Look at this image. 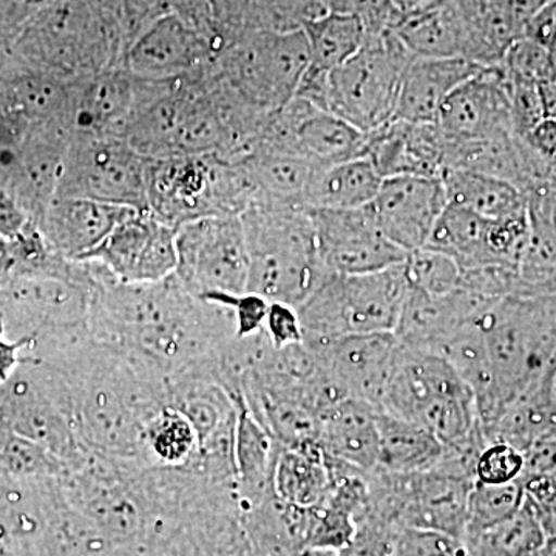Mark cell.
<instances>
[{
  "label": "cell",
  "mask_w": 556,
  "mask_h": 556,
  "mask_svg": "<svg viewBox=\"0 0 556 556\" xmlns=\"http://www.w3.org/2000/svg\"><path fill=\"white\" fill-rule=\"evenodd\" d=\"M93 265L90 334L149 375L166 382L218 358L237 338L232 313L193 295L175 274L156 283H121Z\"/></svg>",
  "instance_id": "obj_1"
},
{
  "label": "cell",
  "mask_w": 556,
  "mask_h": 556,
  "mask_svg": "<svg viewBox=\"0 0 556 556\" xmlns=\"http://www.w3.org/2000/svg\"><path fill=\"white\" fill-rule=\"evenodd\" d=\"M56 369L67 388L76 433L87 452L148 463L144 431L167 404L166 382L102 345L89 328L54 339Z\"/></svg>",
  "instance_id": "obj_2"
},
{
  "label": "cell",
  "mask_w": 556,
  "mask_h": 556,
  "mask_svg": "<svg viewBox=\"0 0 556 556\" xmlns=\"http://www.w3.org/2000/svg\"><path fill=\"white\" fill-rule=\"evenodd\" d=\"M60 485L70 506L116 546L159 552L169 536L160 466L90 453Z\"/></svg>",
  "instance_id": "obj_3"
},
{
  "label": "cell",
  "mask_w": 556,
  "mask_h": 556,
  "mask_svg": "<svg viewBox=\"0 0 556 556\" xmlns=\"http://www.w3.org/2000/svg\"><path fill=\"white\" fill-rule=\"evenodd\" d=\"M240 217L249 252L247 291L299 308L329 274L309 208L254 201Z\"/></svg>",
  "instance_id": "obj_4"
},
{
  "label": "cell",
  "mask_w": 556,
  "mask_h": 556,
  "mask_svg": "<svg viewBox=\"0 0 556 556\" xmlns=\"http://www.w3.org/2000/svg\"><path fill=\"white\" fill-rule=\"evenodd\" d=\"M479 327L495 382L500 417L508 405L533 390L554 364L556 295L496 300L479 317Z\"/></svg>",
  "instance_id": "obj_5"
},
{
  "label": "cell",
  "mask_w": 556,
  "mask_h": 556,
  "mask_svg": "<svg viewBox=\"0 0 556 556\" xmlns=\"http://www.w3.org/2000/svg\"><path fill=\"white\" fill-rule=\"evenodd\" d=\"M254 201L239 161L215 153L149 160L148 211L172 228L241 215Z\"/></svg>",
  "instance_id": "obj_6"
},
{
  "label": "cell",
  "mask_w": 556,
  "mask_h": 556,
  "mask_svg": "<svg viewBox=\"0 0 556 556\" xmlns=\"http://www.w3.org/2000/svg\"><path fill=\"white\" fill-rule=\"evenodd\" d=\"M379 409L419 424L442 445L463 441L481 426L473 393L452 365L402 343Z\"/></svg>",
  "instance_id": "obj_7"
},
{
  "label": "cell",
  "mask_w": 556,
  "mask_h": 556,
  "mask_svg": "<svg viewBox=\"0 0 556 556\" xmlns=\"http://www.w3.org/2000/svg\"><path fill=\"white\" fill-rule=\"evenodd\" d=\"M407 289L404 263L378 273H329L298 308L303 342L394 332Z\"/></svg>",
  "instance_id": "obj_8"
},
{
  "label": "cell",
  "mask_w": 556,
  "mask_h": 556,
  "mask_svg": "<svg viewBox=\"0 0 556 556\" xmlns=\"http://www.w3.org/2000/svg\"><path fill=\"white\" fill-rule=\"evenodd\" d=\"M217 60L218 83L249 108L270 115L294 100L311 58L303 30L247 31Z\"/></svg>",
  "instance_id": "obj_9"
},
{
  "label": "cell",
  "mask_w": 556,
  "mask_h": 556,
  "mask_svg": "<svg viewBox=\"0 0 556 556\" xmlns=\"http://www.w3.org/2000/svg\"><path fill=\"white\" fill-rule=\"evenodd\" d=\"M475 479L434 466L417 473L369 471V514L401 529L466 535L468 497Z\"/></svg>",
  "instance_id": "obj_10"
},
{
  "label": "cell",
  "mask_w": 556,
  "mask_h": 556,
  "mask_svg": "<svg viewBox=\"0 0 556 556\" xmlns=\"http://www.w3.org/2000/svg\"><path fill=\"white\" fill-rule=\"evenodd\" d=\"M413 58L393 31L367 35L361 50L329 73L325 109L364 134L386 126Z\"/></svg>",
  "instance_id": "obj_11"
},
{
  "label": "cell",
  "mask_w": 556,
  "mask_h": 556,
  "mask_svg": "<svg viewBox=\"0 0 556 556\" xmlns=\"http://www.w3.org/2000/svg\"><path fill=\"white\" fill-rule=\"evenodd\" d=\"M149 159L119 137H78L62 166L60 197L148 211Z\"/></svg>",
  "instance_id": "obj_12"
},
{
  "label": "cell",
  "mask_w": 556,
  "mask_h": 556,
  "mask_svg": "<svg viewBox=\"0 0 556 556\" xmlns=\"http://www.w3.org/2000/svg\"><path fill=\"white\" fill-rule=\"evenodd\" d=\"M175 276L197 298L247 291L249 252L240 215L208 217L177 228Z\"/></svg>",
  "instance_id": "obj_13"
},
{
  "label": "cell",
  "mask_w": 556,
  "mask_h": 556,
  "mask_svg": "<svg viewBox=\"0 0 556 556\" xmlns=\"http://www.w3.org/2000/svg\"><path fill=\"white\" fill-rule=\"evenodd\" d=\"M80 262L97 263L121 283L166 280L177 270V229L149 211L131 208Z\"/></svg>",
  "instance_id": "obj_14"
},
{
  "label": "cell",
  "mask_w": 556,
  "mask_h": 556,
  "mask_svg": "<svg viewBox=\"0 0 556 556\" xmlns=\"http://www.w3.org/2000/svg\"><path fill=\"white\" fill-rule=\"evenodd\" d=\"M365 141L367 134L345 119L294 98L285 108L270 113L258 146L294 153L320 169L362 159Z\"/></svg>",
  "instance_id": "obj_15"
},
{
  "label": "cell",
  "mask_w": 556,
  "mask_h": 556,
  "mask_svg": "<svg viewBox=\"0 0 556 556\" xmlns=\"http://www.w3.org/2000/svg\"><path fill=\"white\" fill-rule=\"evenodd\" d=\"M318 252L328 273L368 274L401 265L408 252L380 232L367 207L348 211L309 208Z\"/></svg>",
  "instance_id": "obj_16"
},
{
  "label": "cell",
  "mask_w": 556,
  "mask_h": 556,
  "mask_svg": "<svg viewBox=\"0 0 556 556\" xmlns=\"http://www.w3.org/2000/svg\"><path fill=\"white\" fill-rule=\"evenodd\" d=\"M225 46L170 11L139 33L127 51L131 76L148 80L192 78L207 62L217 60Z\"/></svg>",
  "instance_id": "obj_17"
},
{
  "label": "cell",
  "mask_w": 556,
  "mask_h": 556,
  "mask_svg": "<svg viewBox=\"0 0 556 556\" xmlns=\"http://www.w3.org/2000/svg\"><path fill=\"white\" fill-rule=\"evenodd\" d=\"M447 204L441 178L393 177L383 179L367 211L391 243L412 252L426 247Z\"/></svg>",
  "instance_id": "obj_18"
},
{
  "label": "cell",
  "mask_w": 556,
  "mask_h": 556,
  "mask_svg": "<svg viewBox=\"0 0 556 556\" xmlns=\"http://www.w3.org/2000/svg\"><path fill=\"white\" fill-rule=\"evenodd\" d=\"M438 126L453 141L514 135L508 83L503 65H485L445 100Z\"/></svg>",
  "instance_id": "obj_19"
},
{
  "label": "cell",
  "mask_w": 556,
  "mask_h": 556,
  "mask_svg": "<svg viewBox=\"0 0 556 556\" xmlns=\"http://www.w3.org/2000/svg\"><path fill=\"white\" fill-rule=\"evenodd\" d=\"M305 343L327 364L348 397L380 408L401 350V342L394 332L354 334L329 342Z\"/></svg>",
  "instance_id": "obj_20"
},
{
  "label": "cell",
  "mask_w": 556,
  "mask_h": 556,
  "mask_svg": "<svg viewBox=\"0 0 556 556\" xmlns=\"http://www.w3.org/2000/svg\"><path fill=\"white\" fill-rule=\"evenodd\" d=\"M447 138L437 123L391 119L367 134L364 155L383 179L393 177L442 178Z\"/></svg>",
  "instance_id": "obj_21"
},
{
  "label": "cell",
  "mask_w": 556,
  "mask_h": 556,
  "mask_svg": "<svg viewBox=\"0 0 556 556\" xmlns=\"http://www.w3.org/2000/svg\"><path fill=\"white\" fill-rule=\"evenodd\" d=\"M495 302L496 299L460 288L442 295L408 288L394 336L404 346L437 354L439 348L477 321Z\"/></svg>",
  "instance_id": "obj_22"
},
{
  "label": "cell",
  "mask_w": 556,
  "mask_h": 556,
  "mask_svg": "<svg viewBox=\"0 0 556 556\" xmlns=\"http://www.w3.org/2000/svg\"><path fill=\"white\" fill-rule=\"evenodd\" d=\"M161 556H255L236 492L223 490L186 511Z\"/></svg>",
  "instance_id": "obj_23"
},
{
  "label": "cell",
  "mask_w": 556,
  "mask_h": 556,
  "mask_svg": "<svg viewBox=\"0 0 556 556\" xmlns=\"http://www.w3.org/2000/svg\"><path fill=\"white\" fill-rule=\"evenodd\" d=\"M484 67L464 58H413L402 78L394 119L438 123L450 94Z\"/></svg>",
  "instance_id": "obj_24"
},
{
  "label": "cell",
  "mask_w": 556,
  "mask_h": 556,
  "mask_svg": "<svg viewBox=\"0 0 556 556\" xmlns=\"http://www.w3.org/2000/svg\"><path fill=\"white\" fill-rule=\"evenodd\" d=\"M391 31L416 58L468 60L470 54V35L459 0H433L399 13Z\"/></svg>",
  "instance_id": "obj_25"
},
{
  "label": "cell",
  "mask_w": 556,
  "mask_h": 556,
  "mask_svg": "<svg viewBox=\"0 0 556 556\" xmlns=\"http://www.w3.org/2000/svg\"><path fill=\"white\" fill-rule=\"evenodd\" d=\"M529 237L517 266V298L556 295V186L526 197Z\"/></svg>",
  "instance_id": "obj_26"
},
{
  "label": "cell",
  "mask_w": 556,
  "mask_h": 556,
  "mask_svg": "<svg viewBox=\"0 0 556 556\" xmlns=\"http://www.w3.org/2000/svg\"><path fill=\"white\" fill-rule=\"evenodd\" d=\"M378 409L368 402L348 397L318 417V444L325 456L361 470H376L379 466Z\"/></svg>",
  "instance_id": "obj_27"
},
{
  "label": "cell",
  "mask_w": 556,
  "mask_h": 556,
  "mask_svg": "<svg viewBox=\"0 0 556 556\" xmlns=\"http://www.w3.org/2000/svg\"><path fill=\"white\" fill-rule=\"evenodd\" d=\"M130 211L102 201L60 197L50 211L49 239L62 257L80 262Z\"/></svg>",
  "instance_id": "obj_28"
},
{
  "label": "cell",
  "mask_w": 556,
  "mask_h": 556,
  "mask_svg": "<svg viewBox=\"0 0 556 556\" xmlns=\"http://www.w3.org/2000/svg\"><path fill=\"white\" fill-rule=\"evenodd\" d=\"M135 102V76L105 73L86 80L73 101V126L78 137H119Z\"/></svg>",
  "instance_id": "obj_29"
},
{
  "label": "cell",
  "mask_w": 556,
  "mask_h": 556,
  "mask_svg": "<svg viewBox=\"0 0 556 556\" xmlns=\"http://www.w3.org/2000/svg\"><path fill=\"white\" fill-rule=\"evenodd\" d=\"M237 407L236 495L239 510L251 507L274 493L273 471L280 445L249 412L243 397H233Z\"/></svg>",
  "instance_id": "obj_30"
},
{
  "label": "cell",
  "mask_w": 556,
  "mask_h": 556,
  "mask_svg": "<svg viewBox=\"0 0 556 556\" xmlns=\"http://www.w3.org/2000/svg\"><path fill=\"white\" fill-rule=\"evenodd\" d=\"M239 163L254 189L255 201L299 206H305L306 190L318 169L302 156L268 146H258Z\"/></svg>",
  "instance_id": "obj_31"
},
{
  "label": "cell",
  "mask_w": 556,
  "mask_h": 556,
  "mask_svg": "<svg viewBox=\"0 0 556 556\" xmlns=\"http://www.w3.org/2000/svg\"><path fill=\"white\" fill-rule=\"evenodd\" d=\"M383 178L367 159H354L320 167L306 190L305 206L348 211L367 207L378 195Z\"/></svg>",
  "instance_id": "obj_32"
},
{
  "label": "cell",
  "mask_w": 556,
  "mask_h": 556,
  "mask_svg": "<svg viewBox=\"0 0 556 556\" xmlns=\"http://www.w3.org/2000/svg\"><path fill=\"white\" fill-rule=\"evenodd\" d=\"M492 226L493 219L481 217L466 207L447 204L426 247L447 254L460 270L500 265L493 254Z\"/></svg>",
  "instance_id": "obj_33"
},
{
  "label": "cell",
  "mask_w": 556,
  "mask_h": 556,
  "mask_svg": "<svg viewBox=\"0 0 556 556\" xmlns=\"http://www.w3.org/2000/svg\"><path fill=\"white\" fill-rule=\"evenodd\" d=\"M378 427L379 470L417 473L441 460L444 445L419 424L378 409Z\"/></svg>",
  "instance_id": "obj_34"
},
{
  "label": "cell",
  "mask_w": 556,
  "mask_h": 556,
  "mask_svg": "<svg viewBox=\"0 0 556 556\" xmlns=\"http://www.w3.org/2000/svg\"><path fill=\"white\" fill-rule=\"evenodd\" d=\"M448 204L477 212L481 217L503 219L527 212L525 193L504 179L468 170H445L442 175Z\"/></svg>",
  "instance_id": "obj_35"
},
{
  "label": "cell",
  "mask_w": 556,
  "mask_h": 556,
  "mask_svg": "<svg viewBox=\"0 0 556 556\" xmlns=\"http://www.w3.org/2000/svg\"><path fill=\"white\" fill-rule=\"evenodd\" d=\"M331 485L325 453L317 447H278L273 471V489L278 500L291 506L309 508L327 496Z\"/></svg>",
  "instance_id": "obj_36"
},
{
  "label": "cell",
  "mask_w": 556,
  "mask_h": 556,
  "mask_svg": "<svg viewBox=\"0 0 556 556\" xmlns=\"http://www.w3.org/2000/svg\"><path fill=\"white\" fill-rule=\"evenodd\" d=\"M467 556H541L547 535L530 501L514 517L492 529L466 533L463 538Z\"/></svg>",
  "instance_id": "obj_37"
},
{
  "label": "cell",
  "mask_w": 556,
  "mask_h": 556,
  "mask_svg": "<svg viewBox=\"0 0 556 556\" xmlns=\"http://www.w3.org/2000/svg\"><path fill=\"white\" fill-rule=\"evenodd\" d=\"M309 46V68L329 75L361 50L367 39L364 24L353 16L325 13L303 28Z\"/></svg>",
  "instance_id": "obj_38"
},
{
  "label": "cell",
  "mask_w": 556,
  "mask_h": 556,
  "mask_svg": "<svg viewBox=\"0 0 556 556\" xmlns=\"http://www.w3.org/2000/svg\"><path fill=\"white\" fill-rule=\"evenodd\" d=\"M144 450L152 466L186 467L199 452V437L186 416L167 407L146 427Z\"/></svg>",
  "instance_id": "obj_39"
},
{
  "label": "cell",
  "mask_w": 556,
  "mask_h": 556,
  "mask_svg": "<svg viewBox=\"0 0 556 556\" xmlns=\"http://www.w3.org/2000/svg\"><path fill=\"white\" fill-rule=\"evenodd\" d=\"M64 463L30 439L0 428V477L11 479H60L67 473Z\"/></svg>",
  "instance_id": "obj_40"
},
{
  "label": "cell",
  "mask_w": 556,
  "mask_h": 556,
  "mask_svg": "<svg viewBox=\"0 0 556 556\" xmlns=\"http://www.w3.org/2000/svg\"><path fill=\"white\" fill-rule=\"evenodd\" d=\"M525 500V482L521 478L507 484H482L475 481L468 497L466 533L482 532L507 521L522 507Z\"/></svg>",
  "instance_id": "obj_41"
},
{
  "label": "cell",
  "mask_w": 556,
  "mask_h": 556,
  "mask_svg": "<svg viewBox=\"0 0 556 556\" xmlns=\"http://www.w3.org/2000/svg\"><path fill=\"white\" fill-rule=\"evenodd\" d=\"M325 13L321 0H248V31L303 30Z\"/></svg>",
  "instance_id": "obj_42"
},
{
  "label": "cell",
  "mask_w": 556,
  "mask_h": 556,
  "mask_svg": "<svg viewBox=\"0 0 556 556\" xmlns=\"http://www.w3.org/2000/svg\"><path fill=\"white\" fill-rule=\"evenodd\" d=\"M408 288L431 295L448 294L459 288V265L444 252L428 247L408 252L404 262Z\"/></svg>",
  "instance_id": "obj_43"
},
{
  "label": "cell",
  "mask_w": 556,
  "mask_h": 556,
  "mask_svg": "<svg viewBox=\"0 0 556 556\" xmlns=\"http://www.w3.org/2000/svg\"><path fill=\"white\" fill-rule=\"evenodd\" d=\"M501 65L507 78L544 84L555 78L556 54L533 40L519 38L508 47Z\"/></svg>",
  "instance_id": "obj_44"
},
{
  "label": "cell",
  "mask_w": 556,
  "mask_h": 556,
  "mask_svg": "<svg viewBox=\"0 0 556 556\" xmlns=\"http://www.w3.org/2000/svg\"><path fill=\"white\" fill-rule=\"evenodd\" d=\"M525 453L504 442H489L478 457L475 478L482 484H507L525 473Z\"/></svg>",
  "instance_id": "obj_45"
},
{
  "label": "cell",
  "mask_w": 556,
  "mask_h": 556,
  "mask_svg": "<svg viewBox=\"0 0 556 556\" xmlns=\"http://www.w3.org/2000/svg\"><path fill=\"white\" fill-rule=\"evenodd\" d=\"M390 556H467V551L459 538L433 530L401 529Z\"/></svg>",
  "instance_id": "obj_46"
},
{
  "label": "cell",
  "mask_w": 556,
  "mask_h": 556,
  "mask_svg": "<svg viewBox=\"0 0 556 556\" xmlns=\"http://www.w3.org/2000/svg\"><path fill=\"white\" fill-rule=\"evenodd\" d=\"M200 299L226 306L236 320L237 338L243 339L257 334L265 327L268 314L269 300L255 294V292H240V294H226V292H212L201 295Z\"/></svg>",
  "instance_id": "obj_47"
},
{
  "label": "cell",
  "mask_w": 556,
  "mask_h": 556,
  "mask_svg": "<svg viewBox=\"0 0 556 556\" xmlns=\"http://www.w3.org/2000/svg\"><path fill=\"white\" fill-rule=\"evenodd\" d=\"M507 83L511 129L515 137L525 138L544 119L540 84L510 78H507Z\"/></svg>",
  "instance_id": "obj_48"
},
{
  "label": "cell",
  "mask_w": 556,
  "mask_h": 556,
  "mask_svg": "<svg viewBox=\"0 0 556 556\" xmlns=\"http://www.w3.org/2000/svg\"><path fill=\"white\" fill-rule=\"evenodd\" d=\"M328 13L346 14L364 24L367 35L391 30L399 11L393 0H321Z\"/></svg>",
  "instance_id": "obj_49"
},
{
  "label": "cell",
  "mask_w": 556,
  "mask_h": 556,
  "mask_svg": "<svg viewBox=\"0 0 556 556\" xmlns=\"http://www.w3.org/2000/svg\"><path fill=\"white\" fill-rule=\"evenodd\" d=\"M266 334L276 348L295 345L303 342V327L295 306L283 302H269L265 318Z\"/></svg>",
  "instance_id": "obj_50"
},
{
  "label": "cell",
  "mask_w": 556,
  "mask_h": 556,
  "mask_svg": "<svg viewBox=\"0 0 556 556\" xmlns=\"http://www.w3.org/2000/svg\"><path fill=\"white\" fill-rule=\"evenodd\" d=\"M521 38L533 40L556 54V0H548L530 16L522 28Z\"/></svg>",
  "instance_id": "obj_51"
},
{
  "label": "cell",
  "mask_w": 556,
  "mask_h": 556,
  "mask_svg": "<svg viewBox=\"0 0 556 556\" xmlns=\"http://www.w3.org/2000/svg\"><path fill=\"white\" fill-rule=\"evenodd\" d=\"M124 13L135 38L153 22L170 13V0H123Z\"/></svg>",
  "instance_id": "obj_52"
},
{
  "label": "cell",
  "mask_w": 556,
  "mask_h": 556,
  "mask_svg": "<svg viewBox=\"0 0 556 556\" xmlns=\"http://www.w3.org/2000/svg\"><path fill=\"white\" fill-rule=\"evenodd\" d=\"M518 138V137H517ZM525 142L526 148L530 150L533 156L548 167H556V121L544 118L540 124L527 134L525 138H519Z\"/></svg>",
  "instance_id": "obj_53"
},
{
  "label": "cell",
  "mask_w": 556,
  "mask_h": 556,
  "mask_svg": "<svg viewBox=\"0 0 556 556\" xmlns=\"http://www.w3.org/2000/svg\"><path fill=\"white\" fill-rule=\"evenodd\" d=\"M525 473L521 478L541 477L556 470V434L538 439L525 452Z\"/></svg>",
  "instance_id": "obj_54"
},
{
  "label": "cell",
  "mask_w": 556,
  "mask_h": 556,
  "mask_svg": "<svg viewBox=\"0 0 556 556\" xmlns=\"http://www.w3.org/2000/svg\"><path fill=\"white\" fill-rule=\"evenodd\" d=\"M35 343L33 338H21L9 340L5 334V324L0 314V387L5 386L13 378L16 369L21 367L25 358L21 357V351L24 348L31 346Z\"/></svg>",
  "instance_id": "obj_55"
},
{
  "label": "cell",
  "mask_w": 556,
  "mask_h": 556,
  "mask_svg": "<svg viewBox=\"0 0 556 556\" xmlns=\"http://www.w3.org/2000/svg\"><path fill=\"white\" fill-rule=\"evenodd\" d=\"M536 391L546 408L548 419H551L552 431L556 434V358L544 378L538 383Z\"/></svg>",
  "instance_id": "obj_56"
},
{
  "label": "cell",
  "mask_w": 556,
  "mask_h": 556,
  "mask_svg": "<svg viewBox=\"0 0 556 556\" xmlns=\"http://www.w3.org/2000/svg\"><path fill=\"white\" fill-rule=\"evenodd\" d=\"M113 556H161L159 552L146 551V548H124Z\"/></svg>",
  "instance_id": "obj_57"
},
{
  "label": "cell",
  "mask_w": 556,
  "mask_h": 556,
  "mask_svg": "<svg viewBox=\"0 0 556 556\" xmlns=\"http://www.w3.org/2000/svg\"><path fill=\"white\" fill-rule=\"evenodd\" d=\"M541 556H556V543H547V547L544 548Z\"/></svg>",
  "instance_id": "obj_58"
},
{
  "label": "cell",
  "mask_w": 556,
  "mask_h": 556,
  "mask_svg": "<svg viewBox=\"0 0 556 556\" xmlns=\"http://www.w3.org/2000/svg\"><path fill=\"white\" fill-rule=\"evenodd\" d=\"M405 3L412 7H420L426 5L428 2H433V0H404Z\"/></svg>",
  "instance_id": "obj_59"
}]
</instances>
